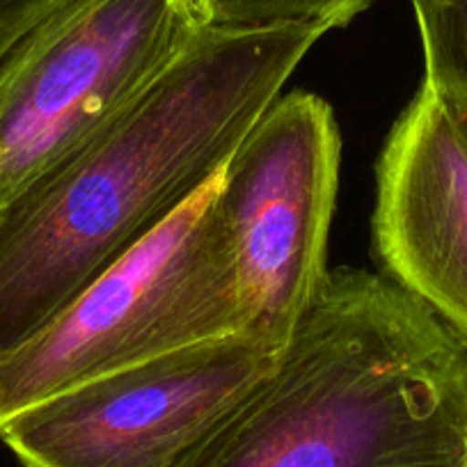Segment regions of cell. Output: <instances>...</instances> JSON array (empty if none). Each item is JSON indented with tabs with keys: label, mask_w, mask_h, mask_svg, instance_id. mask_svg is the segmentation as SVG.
Listing matches in <instances>:
<instances>
[{
	"label": "cell",
	"mask_w": 467,
	"mask_h": 467,
	"mask_svg": "<svg viewBox=\"0 0 467 467\" xmlns=\"http://www.w3.org/2000/svg\"><path fill=\"white\" fill-rule=\"evenodd\" d=\"M467 344L388 275L327 273L275 369L172 467H462Z\"/></svg>",
	"instance_id": "obj_2"
},
{
	"label": "cell",
	"mask_w": 467,
	"mask_h": 467,
	"mask_svg": "<svg viewBox=\"0 0 467 467\" xmlns=\"http://www.w3.org/2000/svg\"><path fill=\"white\" fill-rule=\"evenodd\" d=\"M326 33L206 26L110 127L0 209V360L218 177Z\"/></svg>",
	"instance_id": "obj_1"
},
{
	"label": "cell",
	"mask_w": 467,
	"mask_h": 467,
	"mask_svg": "<svg viewBox=\"0 0 467 467\" xmlns=\"http://www.w3.org/2000/svg\"><path fill=\"white\" fill-rule=\"evenodd\" d=\"M462 467H467V456H465V465H462Z\"/></svg>",
	"instance_id": "obj_11"
},
{
	"label": "cell",
	"mask_w": 467,
	"mask_h": 467,
	"mask_svg": "<svg viewBox=\"0 0 467 467\" xmlns=\"http://www.w3.org/2000/svg\"><path fill=\"white\" fill-rule=\"evenodd\" d=\"M239 332L244 317L213 177L0 360V424L76 385Z\"/></svg>",
	"instance_id": "obj_3"
},
{
	"label": "cell",
	"mask_w": 467,
	"mask_h": 467,
	"mask_svg": "<svg viewBox=\"0 0 467 467\" xmlns=\"http://www.w3.org/2000/svg\"><path fill=\"white\" fill-rule=\"evenodd\" d=\"M206 28L192 0H67L0 62V209L131 108Z\"/></svg>",
	"instance_id": "obj_4"
},
{
	"label": "cell",
	"mask_w": 467,
	"mask_h": 467,
	"mask_svg": "<svg viewBox=\"0 0 467 467\" xmlns=\"http://www.w3.org/2000/svg\"><path fill=\"white\" fill-rule=\"evenodd\" d=\"M239 332L56 394L0 424L24 467H172L280 360Z\"/></svg>",
	"instance_id": "obj_6"
},
{
	"label": "cell",
	"mask_w": 467,
	"mask_h": 467,
	"mask_svg": "<svg viewBox=\"0 0 467 467\" xmlns=\"http://www.w3.org/2000/svg\"><path fill=\"white\" fill-rule=\"evenodd\" d=\"M424 51V83L467 129V0H410Z\"/></svg>",
	"instance_id": "obj_8"
},
{
	"label": "cell",
	"mask_w": 467,
	"mask_h": 467,
	"mask_svg": "<svg viewBox=\"0 0 467 467\" xmlns=\"http://www.w3.org/2000/svg\"><path fill=\"white\" fill-rule=\"evenodd\" d=\"M371 248L383 275L467 344V129L426 85L376 165Z\"/></svg>",
	"instance_id": "obj_7"
},
{
	"label": "cell",
	"mask_w": 467,
	"mask_h": 467,
	"mask_svg": "<svg viewBox=\"0 0 467 467\" xmlns=\"http://www.w3.org/2000/svg\"><path fill=\"white\" fill-rule=\"evenodd\" d=\"M341 136L317 94L277 97L218 174L244 332L285 350L327 277Z\"/></svg>",
	"instance_id": "obj_5"
},
{
	"label": "cell",
	"mask_w": 467,
	"mask_h": 467,
	"mask_svg": "<svg viewBox=\"0 0 467 467\" xmlns=\"http://www.w3.org/2000/svg\"><path fill=\"white\" fill-rule=\"evenodd\" d=\"M206 26L245 28L282 21H318L344 28L376 0H192Z\"/></svg>",
	"instance_id": "obj_9"
},
{
	"label": "cell",
	"mask_w": 467,
	"mask_h": 467,
	"mask_svg": "<svg viewBox=\"0 0 467 467\" xmlns=\"http://www.w3.org/2000/svg\"><path fill=\"white\" fill-rule=\"evenodd\" d=\"M67 0H0V62Z\"/></svg>",
	"instance_id": "obj_10"
}]
</instances>
